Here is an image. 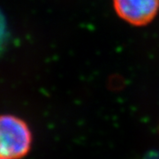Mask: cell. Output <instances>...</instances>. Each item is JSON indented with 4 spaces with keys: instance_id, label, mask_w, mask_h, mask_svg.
I'll use <instances>...</instances> for the list:
<instances>
[{
    "instance_id": "6da1fadb",
    "label": "cell",
    "mask_w": 159,
    "mask_h": 159,
    "mask_svg": "<svg viewBox=\"0 0 159 159\" xmlns=\"http://www.w3.org/2000/svg\"><path fill=\"white\" fill-rule=\"evenodd\" d=\"M32 133L23 119L0 115V159H21L29 153Z\"/></svg>"
},
{
    "instance_id": "7a4b0ae2",
    "label": "cell",
    "mask_w": 159,
    "mask_h": 159,
    "mask_svg": "<svg viewBox=\"0 0 159 159\" xmlns=\"http://www.w3.org/2000/svg\"><path fill=\"white\" fill-rule=\"evenodd\" d=\"M114 9L123 20L141 27L153 20L159 11V0H113Z\"/></svg>"
},
{
    "instance_id": "3957f363",
    "label": "cell",
    "mask_w": 159,
    "mask_h": 159,
    "mask_svg": "<svg viewBox=\"0 0 159 159\" xmlns=\"http://www.w3.org/2000/svg\"><path fill=\"white\" fill-rule=\"evenodd\" d=\"M7 37V27L4 15L0 11V49L6 43Z\"/></svg>"
}]
</instances>
